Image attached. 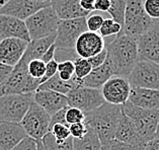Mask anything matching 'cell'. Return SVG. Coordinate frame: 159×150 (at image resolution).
I'll list each match as a JSON object with an SVG mask.
<instances>
[{
    "label": "cell",
    "mask_w": 159,
    "mask_h": 150,
    "mask_svg": "<svg viewBox=\"0 0 159 150\" xmlns=\"http://www.w3.org/2000/svg\"><path fill=\"white\" fill-rule=\"evenodd\" d=\"M107 60L114 75L128 78L138 61L137 39L120 33L111 44L107 45Z\"/></svg>",
    "instance_id": "cell-1"
},
{
    "label": "cell",
    "mask_w": 159,
    "mask_h": 150,
    "mask_svg": "<svg viewBox=\"0 0 159 150\" xmlns=\"http://www.w3.org/2000/svg\"><path fill=\"white\" fill-rule=\"evenodd\" d=\"M122 115V106H115L104 102L96 110L85 114V124L94 130L98 136L102 146L107 145L115 140L120 118Z\"/></svg>",
    "instance_id": "cell-2"
},
{
    "label": "cell",
    "mask_w": 159,
    "mask_h": 150,
    "mask_svg": "<svg viewBox=\"0 0 159 150\" xmlns=\"http://www.w3.org/2000/svg\"><path fill=\"white\" fill-rule=\"evenodd\" d=\"M122 111L134 123L139 135L145 143L154 139L159 122V110L141 109L127 102L122 106Z\"/></svg>",
    "instance_id": "cell-3"
},
{
    "label": "cell",
    "mask_w": 159,
    "mask_h": 150,
    "mask_svg": "<svg viewBox=\"0 0 159 150\" xmlns=\"http://www.w3.org/2000/svg\"><path fill=\"white\" fill-rule=\"evenodd\" d=\"M41 84L40 79H34L29 74L28 65L19 61L13 67L9 77L0 85V97L7 94L34 93Z\"/></svg>",
    "instance_id": "cell-4"
},
{
    "label": "cell",
    "mask_w": 159,
    "mask_h": 150,
    "mask_svg": "<svg viewBox=\"0 0 159 150\" xmlns=\"http://www.w3.org/2000/svg\"><path fill=\"white\" fill-rule=\"evenodd\" d=\"M153 24L154 21L145 12L143 0H127L123 34L138 38L145 34Z\"/></svg>",
    "instance_id": "cell-5"
},
{
    "label": "cell",
    "mask_w": 159,
    "mask_h": 150,
    "mask_svg": "<svg viewBox=\"0 0 159 150\" xmlns=\"http://www.w3.org/2000/svg\"><path fill=\"white\" fill-rule=\"evenodd\" d=\"M60 20L51 5L42 8L25 20L30 41L40 40L56 34Z\"/></svg>",
    "instance_id": "cell-6"
},
{
    "label": "cell",
    "mask_w": 159,
    "mask_h": 150,
    "mask_svg": "<svg viewBox=\"0 0 159 150\" xmlns=\"http://www.w3.org/2000/svg\"><path fill=\"white\" fill-rule=\"evenodd\" d=\"M34 94H7L0 97V122L20 124L34 102Z\"/></svg>",
    "instance_id": "cell-7"
},
{
    "label": "cell",
    "mask_w": 159,
    "mask_h": 150,
    "mask_svg": "<svg viewBox=\"0 0 159 150\" xmlns=\"http://www.w3.org/2000/svg\"><path fill=\"white\" fill-rule=\"evenodd\" d=\"M51 116L36 102H33L20 122L26 135L37 141H42L46 134L49 133Z\"/></svg>",
    "instance_id": "cell-8"
},
{
    "label": "cell",
    "mask_w": 159,
    "mask_h": 150,
    "mask_svg": "<svg viewBox=\"0 0 159 150\" xmlns=\"http://www.w3.org/2000/svg\"><path fill=\"white\" fill-rule=\"evenodd\" d=\"M86 30V17L60 20L57 28L55 40L57 49L73 51L75 49L77 39Z\"/></svg>",
    "instance_id": "cell-9"
},
{
    "label": "cell",
    "mask_w": 159,
    "mask_h": 150,
    "mask_svg": "<svg viewBox=\"0 0 159 150\" xmlns=\"http://www.w3.org/2000/svg\"><path fill=\"white\" fill-rule=\"evenodd\" d=\"M127 79L131 87L159 89V64L138 60Z\"/></svg>",
    "instance_id": "cell-10"
},
{
    "label": "cell",
    "mask_w": 159,
    "mask_h": 150,
    "mask_svg": "<svg viewBox=\"0 0 159 150\" xmlns=\"http://www.w3.org/2000/svg\"><path fill=\"white\" fill-rule=\"evenodd\" d=\"M68 98V106L82 111L84 114L90 113L102 106L104 99L100 89L89 88L78 85L66 95Z\"/></svg>",
    "instance_id": "cell-11"
},
{
    "label": "cell",
    "mask_w": 159,
    "mask_h": 150,
    "mask_svg": "<svg viewBox=\"0 0 159 150\" xmlns=\"http://www.w3.org/2000/svg\"><path fill=\"white\" fill-rule=\"evenodd\" d=\"M129 80L114 75L100 88L104 102L115 106H123L128 102L131 92Z\"/></svg>",
    "instance_id": "cell-12"
},
{
    "label": "cell",
    "mask_w": 159,
    "mask_h": 150,
    "mask_svg": "<svg viewBox=\"0 0 159 150\" xmlns=\"http://www.w3.org/2000/svg\"><path fill=\"white\" fill-rule=\"evenodd\" d=\"M136 39L138 45V60L159 64V20L154 21L153 25L145 34Z\"/></svg>",
    "instance_id": "cell-13"
},
{
    "label": "cell",
    "mask_w": 159,
    "mask_h": 150,
    "mask_svg": "<svg viewBox=\"0 0 159 150\" xmlns=\"http://www.w3.org/2000/svg\"><path fill=\"white\" fill-rule=\"evenodd\" d=\"M51 5L49 2H34L32 0H8L0 9V14L9 15L25 21L42 8Z\"/></svg>",
    "instance_id": "cell-14"
},
{
    "label": "cell",
    "mask_w": 159,
    "mask_h": 150,
    "mask_svg": "<svg viewBox=\"0 0 159 150\" xmlns=\"http://www.w3.org/2000/svg\"><path fill=\"white\" fill-rule=\"evenodd\" d=\"M106 41L98 33L86 30L77 39L74 51L80 58L90 59L106 49Z\"/></svg>",
    "instance_id": "cell-15"
},
{
    "label": "cell",
    "mask_w": 159,
    "mask_h": 150,
    "mask_svg": "<svg viewBox=\"0 0 159 150\" xmlns=\"http://www.w3.org/2000/svg\"><path fill=\"white\" fill-rule=\"evenodd\" d=\"M29 42L16 39V38H8L0 41V62L14 67L20 59L28 47Z\"/></svg>",
    "instance_id": "cell-16"
},
{
    "label": "cell",
    "mask_w": 159,
    "mask_h": 150,
    "mask_svg": "<svg viewBox=\"0 0 159 150\" xmlns=\"http://www.w3.org/2000/svg\"><path fill=\"white\" fill-rule=\"evenodd\" d=\"M34 102L51 117L68 107V98L66 95L50 90H37L34 94Z\"/></svg>",
    "instance_id": "cell-17"
},
{
    "label": "cell",
    "mask_w": 159,
    "mask_h": 150,
    "mask_svg": "<svg viewBox=\"0 0 159 150\" xmlns=\"http://www.w3.org/2000/svg\"><path fill=\"white\" fill-rule=\"evenodd\" d=\"M8 38H16L29 43L30 42L25 21L9 15L0 14V41Z\"/></svg>",
    "instance_id": "cell-18"
},
{
    "label": "cell",
    "mask_w": 159,
    "mask_h": 150,
    "mask_svg": "<svg viewBox=\"0 0 159 150\" xmlns=\"http://www.w3.org/2000/svg\"><path fill=\"white\" fill-rule=\"evenodd\" d=\"M128 102L145 110H159V89L132 87Z\"/></svg>",
    "instance_id": "cell-19"
},
{
    "label": "cell",
    "mask_w": 159,
    "mask_h": 150,
    "mask_svg": "<svg viewBox=\"0 0 159 150\" xmlns=\"http://www.w3.org/2000/svg\"><path fill=\"white\" fill-rule=\"evenodd\" d=\"M28 137L20 124L0 122V148L12 150L22 139Z\"/></svg>",
    "instance_id": "cell-20"
},
{
    "label": "cell",
    "mask_w": 159,
    "mask_h": 150,
    "mask_svg": "<svg viewBox=\"0 0 159 150\" xmlns=\"http://www.w3.org/2000/svg\"><path fill=\"white\" fill-rule=\"evenodd\" d=\"M51 7L60 20L87 17L90 14L81 7L79 0H51Z\"/></svg>",
    "instance_id": "cell-21"
},
{
    "label": "cell",
    "mask_w": 159,
    "mask_h": 150,
    "mask_svg": "<svg viewBox=\"0 0 159 150\" xmlns=\"http://www.w3.org/2000/svg\"><path fill=\"white\" fill-rule=\"evenodd\" d=\"M115 140L125 142V143L134 144V145H141V146L146 145V143L142 140V138L139 135L134 123L123 111L121 118H120L117 130H116L115 133Z\"/></svg>",
    "instance_id": "cell-22"
},
{
    "label": "cell",
    "mask_w": 159,
    "mask_h": 150,
    "mask_svg": "<svg viewBox=\"0 0 159 150\" xmlns=\"http://www.w3.org/2000/svg\"><path fill=\"white\" fill-rule=\"evenodd\" d=\"M114 76V71H112L111 65L108 62L107 58L102 66L98 68L92 69L91 72L86 76L85 78L81 80H77L78 85L89 87V88H95V89H100L102 85L106 83L108 79Z\"/></svg>",
    "instance_id": "cell-23"
},
{
    "label": "cell",
    "mask_w": 159,
    "mask_h": 150,
    "mask_svg": "<svg viewBox=\"0 0 159 150\" xmlns=\"http://www.w3.org/2000/svg\"><path fill=\"white\" fill-rule=\"evenodd\" d=\"M55 40H56V34L44 38V39L30 41L28 44V47H26L24 56L20 59V62L28 65L32 60L42 59V57L47 52V50L53 44H55Z\"/></svg>",
    "instance_id": "cell-24"
},
{
    "label": "cell",
    "mask_w": 159,
    "mask_h": 150,
    "mask_svg": "<svg viewBox=\"0 0 159 150\" xmlns=\"http://www.w3.org/2000/svg\"><path fill=\"white\" fill-rule=\"evenodd\" d=\"M77 86H78V83H77V80L74 76H73V78L70 81H63L57 73L52 78H50L46 82L41 84L40 87L38 88V90H50L67 95L69 92Z\"/></svg>",
    "instance_id": "cell-25"
},
{
    "label": "cell",
    "mask_w": 159,
    "mask_h": 150,
    "mask_svg": "<svg viewBox=\"0 0 159 150\" xmlns=\"http://www.w3.org/2000/svg\"><path fill=\"white\" fill-rule=\"evenodd\" d=\"M74 150H102V143L93 129L87 126V133L82 139L73 138Z\"/></svg>",
    "instance_id": "cell-26"
},
{
    "label": "cell",
    "mask_w": 159,
    "mask_h": 150,
    "mask_svg": "<svg viewBox=\"0 0 159 150\" xmlns=\"http://www.w3.org/2000/svg\"><path fill=\"white\" fill-rule=\"evenodd\" d=\"M42 143L46 150H74L73 149V137L65 141H57L51 133L46 134L42 139Z\"/></svg>",
    "instance_id": "cell-27"
},
{
    "label": "cell",
    "mask_w": 159,
    "mask_h": 150,
    "mask_svg": "<svg viewBox=\"0 0 159 150\" xmlns=\"http://www.w3.org/2000/svg\"><path fill=\"white\" fill-rule=\"evenodd\" d=\"M126 5H127V0H111V5L107 11L112 20L117 21L122 26L124 25Z\"/></svg>",
    "instance_id": "cell-28"
},
{
    "label": "cell",
    "mask_w": 159,
    "mask_h": 150,
    "mask_svg": "<svg viewBox=\"0 0 159 150\" xmlns=\"http://www.w3.org/2000/svg\"><path fill=\"white\" fill-rule=\"evenodd\" d=\"M122 30L123 26L121 25L118 24L117 21H115L111 17H108V18H104L98 34L104 39L107 37L118 36L122 32Z\"/></svg>",
    "instance_id": "cell-29"
},
{
    "label": "cell",
    "mask_w": 159,
    "mask_h": 150,
    "mask_svg": "<svg viewBox=\"0 0 159 150\" xmlns=\"http://www.w3.org/2000/svg\"><path fill=\"white\" fill-rule=\"evenodd\" d=\"M73 62H74V68H75L74 77L77 80H81L85 78L92 70V67L90 63H89L88 59L80 58V57L77 56L76 58L73 60Z\"/></svg>",
    "instance_id": "cell-30"
},
{
    "label": "cell",
    "mask_w": 159,
    "mask_h": 150,
    "mask_svg": "<svg viewBox=\"0 0 159 150\" xmlns=\"http://www.w3.org/2000/svg\"><path fill=\"white\" fill-rule=\"evenodd\" d=\"M49 132L52 134L57 141H65L71 137L68 124H62V123L54 124L50 126Z\"/></svg>",
    "instance_id": "cell-31"
},
{
    "label": "cell",
    "mask_w": 159,
    "mask_h": 150,
    "mask_svg": "<svg viewBox=\"0 0 159 150\" xmlns=\"http://www.w3.org/2000/svg\"><path fill=\"white\" fill-rule=\"evenodd\" d=\"M28 72L33 78L42 80L46 73V63L41 59L32 60L28 64Z\"/></svg>",
    "instance_id": "cell-32"
},
{
    "label": "cell",
    "mask_w": 159,
    "mask_h": 150,
    "mask_svg": "<svg viewBox=\"0 0 159 150\" xmlns=\"http://www.w3.org/2000/svg\"><path fill=\"white\" fill-rule=\"evenodd\" d=\"M65 119L67 124L70 126L73 124H77V123L84 122L85 120V114L79 109L72 107H67L66 109V114H65Z\"/></svg>",
    "instance_id": "cell-33"
},
{
    "label": "cell",
    "mask_w": 159,
    "mask_h": 150,
    "mask_svg": "<svg viewBox=\"0 0 159 150\" xmlns=\"http://www.w3.org/2000/svg\"><path fill=\"white\" fill-rule=\"evenodd\" d=\"M146 14L153 21L159 20V0H143Z\"/></svg>",
    "instance_id": "cell-34"
},
{
    "label": "cell",
    "mask_w": 159,
    "mask_h": 150,
    "mask_svg": "<svg viewBox=\"0 0 159 150\" xmlns=\"http://www.w3.org/2000/svg\"><path fill=\"white\" fill-rule=\"evenodd\" d=\"M104 20V17L102 14H90L86 17V26L87 30L93 33H98L100 28L102 25V22Z\"/></svg>",
    "instance_id": "cell-35"
},
{
    "label": "cell",
    "mask_w": 159,
    "mask_h": 150,
    "mask_svg": "<svg viewBox=\"0 0 159 150\" xmlns=\"http://www.w3.org/2000/svg\"><path fill=\"white\" fill-rule=\"evenodd\" d=\"M107 146L108 150H144L145 147V146L125 143V142H121L118 140H112Z\"/></svg>",
    "instance_id": "cell-36"
},
{
    "label": "cell",
    "mask_w": 159,
    "mask_h": 150,
    "mask_svg": "<svg viewBox=\"0 0 159 150\" xmlns=\"http://www.w3.org/2000/svg\"><path fill=\"white\" fill-rule=\"evenodd\" d=\"M69 130H70L71 137L74 139H82L87 133V125L85 124V122L77 123L69 126Z\"/></svg>",
    "instance_id": "cell-37"
},
{
    "label": "cell",
    "mask_w": 159,
    "mask_h": 150,
    "mask_svg": "<svg viewBox=\"0 0 159 150\" xmlns=\"http://www.w3.org/2000/svg\"><path fill=\"white\" fill-rule=\"evenodd\" d=\"M12 150H38V141L30 137H25Z\"/></svg>",
    "instance_id": "cell-38"
},
{
    "label": "cell",
    "mask_w": 159,
    "mask_h": 150,
    "mask_svg": "<svg viewBox=\"0 0 159 150\" xmlns=\"http://www.w3.org/2000/svg\"><path fill=\"white\" fill-rule=\"evenodd\" d=\"M57 73H58V61L56 59H54L46 64V73L45 76L41 80L42 84L47 81V80H49L50 78H52L53 76H55Z\"/></svg>",
    "instance_id": "cell-39"
},
{
    "label": "cell",
    "mask_w": 159,
    "mask_h": 150,
    "mask_svg": "<svg viewBox=\"0 0 159 150\" xmlns=\"http://www.w3.org/2000/svg\"><path fill=\"white\" fill-rule=\"evenodd\" d=\"M107 58V49H104L102 52H100L98 55H95L93 57H91L90 59H88V61H89V63H90L92 69H94V68L102 66V65L106 62Z\"/></svg>",
    "instance_id": "cell-40"
},
{
    "label": "cell",
    "mask_w": 159,
    "mask_h": 150,
    "mask_svg": "<svg viewBox=\"0 0 159 150\" xmlns=\"http://www.w3.org/2000/svg\"><path fill=\"white\" fill-rule=\"evenodd\" d=\"M74 62L72 60H66L58 62V72L69 73L71 75H74Z\"/></svg>",
    "instance_id": "cell-41"
},
{
    "label": "cell",
    "mask_w": 159,
    "mask_h": 150,
    "mask_svg": "<svg viewBox=\"0 0 159 150\" xmlns=\"http://www.w3.org/2000/svg\"><path fill=\"white\" fill-rule=\"evenodd\" d=\"M12 70H13L12 66H9V65L0 62V85L9 77Z\"/></svg>",
    "instance_id": "cell-42"
},
{
    "label": "cell",
    "mask_w": 159,
    "mask_h": 150,
    "mask_svg": "<svg viewBox=\"0 0 159 150\" xmlns=\"http://www.w3.org/2000/svg\"><path fill=\"white\" fill-rule=\"evenodd\" d=\"M111 5V0H95L94 11L100 12H107Z\"/></svg>",
    "instance_id": "cell-43"
},
{
    "label": "cell",
    "mask_w": 159,
    "mask_h": 150,
    "mask_svg": "<svg viewBox=\"0 0 159 150\" xmlns=\"http://www.w3.org/2000/svg\"><path fill=\"white\" fill-rule=\"evenodd\" d=\"M66 109L59 111L58 113H56L55 115H53L51 117V122H50V126H52L54 124H57V123H62V124H67L66 122V119H65V114H66Z\"/></svg>",
    "instance_id": "cell-44"
},
{
    "label": "cell",
    "mask_w": 159,
    "mask_h": 150,
    "mask_svg": "<svg viewBox=\"0 0 159 150\" xmlns=\"http://www.w3.org/2000/svg\"><path fill=\"white\" fill-rule=\"evenodd\" d=\"M56 49H57V47H56V45L55 44H53L51 47H50L48 50H47V52H46L45 54H44V56L42 57V61H44V62L47 64V63H49L50 61H52V60H54L55 59V54H56Z\"/></svg>",
    "instance_id": "cell-45"
},
{
    "label": "cell",
    "mask_w": 159,
    "mask_h": 150,
    "mask_svg": "<svg viewBox=\"0 0 159 150\" xmlns=\"http://www.w3.org/2000/svg\"><path fill=\"white\" fill-rule=\"evenodd\" d=\"M81 7L87 12L91 13L92 11H94V2L95 0H79Z\"/></svg>",
    "instance_id": "cell-46"
},
{
    "label": "cell",
    "mask_w": 159,
    "mask_h": 150,
    "mask_svg": "<svg viewBox=\"0 0 159 150\" xmlns=\"http://www.w3.org/2000/svg\"><path fill=\"white\" fill-rule=\"evenodd\" d=\"M144 150H159V140L154 138V139L147 142Z\"/></svg>",
    "instance_id": "cell-47"
},
{
    "label": "cell",
    "mask_w": 159,
    "mask_h": 150,
    "mask_svg": "<svg viewBox=\"0 0 159 150\" xmlns=\"http://www.w3.org/2000/svg\"><path fill=\"white\" fill-rule=\"evenodd\" d=\"M38 150H46L44 145L42 143V141H38Z\"/></svg>",
    "instance_id": "cell-48"
},
{
    "label": "cell",
    "mask_w": 159,
    "mask_h": 150,
    "mask_svg": "<svg viewBox=\"0 0 159 150\" xmlns=\"http://www.w3.org/2000/svg\"><path fill=\"white\" fill-rule=\"evenodd\" d=\"M7 1H8V0H0V9L2 8L3 6H4L6 3H7Z\"/></svg>",
    "instance_id": "cell-49"
},
{
    "label": "cell",
    "mask_w": 159,
    "mask_h": 150,
    "mask_svg": "<svg viewBox=\"0 0 159 150\" xmlns=\"http://www.w3.org/2000/svg\"><path fill=\"white\" fill-rule=\"evenodd\" d=\"M155 139H158L159 140V122H158V126H157V130H156V133H155Z\"/></svg>",
    "instance_id": "cell-50"
},
{
    "label": "cell",
    "mask_w": 159,
    "mask_h": 150,
    "mask_svg": "<svg viewBox=\"0 0 159 150\" xmlns=\"http://www.w3.org/2000/svg\"><path fill=\"white\" fill-rule=\"evenodd\" d=\"M32 1H34V2H49V3H51V0H32Z\"/></svg>",
    "instance_id": "cell-51"
},
{
    "label": "cell",
    "mask_w": 159,
    "mask_h": 150,
    "mask_svg": "<svg viewBox=\"0 0 159 150\" xmlns=\"http://www.w3.org/2000/svg\"><path fill=\"white\" fill-rule=\"evenodd\" d=\"M102 150H108L107 146V145H103V146H102Z\"/></svg>",
    "instance_id": "cell-52"
},
{
    "label": "cell",
    "mask_w": 159,
    "mask_h": 150,
    "mask_svg": "<svg viewBox=\"0 0 159 150\" xmlns=\"http://www.w3.org/2000/svg\"><path fill=\"white\" fill-rule=\"evenodd\" d=\"M0 150H3V149H2V148H0Z\"/></svg>",
    "instance_id": "cell-53"
}]
</instances>
